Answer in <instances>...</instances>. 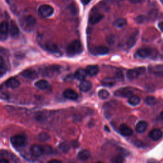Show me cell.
Returning a JSON list of instances; mask_svg holds the SVG:
<instances>
[{
  "mask_svg": "<svg viewBox=\"0 0 163 163\" xmlns=\"http://www.w3.org/2000/svg\"><path fill=\"white\" fill-rule=\"evenodd\" d=\"M21 27L27 31H31L36 25V19L32 15H26L21 21Z\"/></svg>",
  "mask_w": 163,
  "mask_h": 163,
  "instance_id": "cell-1",
  "label": "cell"
},
{
  "mask_svg": "<svg viewBox=\"0 0 163 163\" xmlns=\"http://www.w3.org/2000/svg\"><path fill=\"white\" fill-rule=\"evenodd\" d=\"M82 51V46L79 40H74L68 45L67 52L70 55H75L80 53Z\"/></svg>",
  "mask_w": 163,
  "mask_h": 163,
  "instance_id": "cell-2",
  "label": "cell"
},
{
  "mask_svg": "<svg viewBox=\"0 0 163 163\" xmlns=\"http://www.w3.org/2000/svg\"><path fill=\"white\" fill-rule=\"evenodd\" d=\"M54 13V8L49 5H43L38 8V14L42 17H49Z\"/></svg>",
  "mask_w": 163,
  "mask_h": 163,
  "instance_id": "cell-3",
  "label": "cell"
},
{
  "mask_svg": "<svg viewBox=\"0 0 163 163\" xmlns=\"http://www.w3.org/2000/svg\"><path fill=\"white\" fill-rule=\"evenodd\" d=\"M10 142L15 147H21L25 144V138L22 135H15L11 137Z\"/></svg>",
  "mask_w": 163,
  "mask_h": 163,
  "instance_id": "cell-4",
  "label": "cell"
},
{
  "mask_svg": "<svg viewBox=\"0 0 163 163\" xmlns=\"http://www.w3.org/2000/svg\"><path fill=\"white\" fill-rule=\"evenodd\" d=\"M60 70V67L57 65H52L46 67L44 72H43V75L46 76H52L59 72Z\"/></svg>",
  "mask_w": 163,
  "mask_h": 163,
  "instance_id": "cell-5",
  "label": "cell"
},
{
  "mask_svg": "<svg viewBox=\"0 0 163 163\" xmlns=\"http://www.w3.org/2000/svg\"><path fill=\"white\" fill-rule=\"evenodd\" d=\"M115 95L118 97H122V98H130V96H133V91L129 87H124L121 88L117 90L115 93Z\"/></svg>",
  "mask_w": 163,
  "mask_h": 163,
  "instance_id": "cell-6",
  "label": "cell"
},
{
  "mask_svg": "<svg viewBox=\"0 0 163 163\" xmlns=\"http://www.w3.org/2000/svg\"><path fill=\"white\" fill-rule=\"evenodd\" d=\"M144 71V68H137V69H133L128 70L126 73V75L129 80H134L142 74Z\"/></svg>",
  "mask_w": 163,
  "mask_h": 163,
  "instance_id": "cell-7",
  "label": "cell"
},
{
  "mask_svg": "<svg viewBox=\"0 0 163 163\" xmlns=\"http://www.w3.org/2000/svg\"><path fill=\"white\" fill-rule=\"evenodd\" d=\"M103 15L100 13H94L89 17V22L92 25L96 24L103 19Z\"/></svg>",
  "mask_w": 163,
  "mask_h": 163,
  "instance_id": "cell-8",
  "label": "cell"
},
{
  "mask_svg": "<svg viewBox=\"0 0 163 163\" xmlns=\"http://www.w3.org/2000/svg\"><path fill=\"white\" fill-rule=\"evenodd\" d=\"M119 132L124 136H131L133 134L132 129L126 124H121L119 127Z\"/></svg>",
  "mask_w": 163,
  "mask_h": 163,
  "instance_id": "cell-9",
  "label": "cell"
},
{
  "mask_svg": "<svg viewBox=\"0 0 163 163\" xmlns=\"http://www.w3.org/2000/svg\"><path fill=\"white\" fill-rule=\"evenodd\" d=\"M31 153L32 155L35 157H38L41 156L42 154H44L42 146L38 145H33L31 147Z\"/></svg>",
  "mask_w": 163,
  "mask_h": 163,
  "instance_id": "cell-10",
  "label": "cell"
},
{
  "mask_svg": "<svg viewBox=\"0 0 163 163\" xmlns=\"http://www.w3.org/2000/svg\"><path fill=\"white\" fill-rule=\"evenodd\" d=\"M63 95L66 98L70 100H76L79 98L78 94H77L75 91L70 89L65 90L64 91Z\"/></svg>",
  "mask_w": 163,
  "mask_h": 163,
  "instance_id": "cell-11",
  "label": "cell"
},
{
  "mask_svg": "<svg viewBox=\"0 0 163 163\" xmlns=\"http://www.w3.org/2000/svg\"><path fill=\"white\" fill-rule=\"evenodd\" d=\"M45 49L48 51V52L52 53L54 54H60V51L57 46L54 44V43H47L45 45Z\"/></svg>",
  "mask_w": 163,
  "mask_h": 163,
  "instance_id": "cell-12",
  "label": "cell"
},
{
  "mask_svg": "<svg viewBox=\"0 0 163 163\" xmlns=\"http://www.w3.org/2000/svg\"><path fill=\"white\" fill-rule=\"evenodd\" d=\"M21 75L25 77V78H27L31 80H34L37 79L38 77V75L37 73V72L33 70H31V69H28V70H25L24 71H23L21 73Z\"/></svg>",
  "mask_w": 163,
  "mask_h": 163,
  "instance_id": "cell-13",
  "label": "cell"
},
{
  "mask_svg": "<svg viewBox=\"0 0 163 163\" xmlns=\"http://www.w3.org/2000/svg\"><path fill=\"white\" fill-rule=\"evenodd\" d=\"M162 136V132L159 129H154L149 133V137L153 141H157Z\"/></svg>",
  "mask_w": 163,
  "mask_h": 163,
  "instance_id": "cell-14",
  "label": "cell"
},
{
  "mask_svg": "<svg viewBox=\"0 0 163 163\" xmlns=\"http://www.w3.org/2000/svg\"><path fill=\"white\" fill-rule=\"evenodd\" d=\"M150 72L153 75L163 76V65H156L149 68Z\"/></svg>",
  "mask_w": 163,
  "mask_h": 163,
  "instance_id": "cell-15",
  "label": "cell"
},
{
  "mask_svg": "<svg viewBox=\"0 0 163 163\" xmlns=\"http://www.w3.org/2000/svg\"><path fill=\"white\" fill-rule=\"evenodd\" d=\"M136 54L142 58H148L152 56V52L149 49H140L137 51Z\"/></svg>",
  "mask_w": 163,
  "mask_h": 163,
  "instance_id": "cell-16",
  "label": "cell"
},
{
  "mask_svg": "<svg viewBox=\"0 0 163 163\" xmlns=\"http://www.w3.org/2000/svg\"><path fill=\"white\" fill-rule=\"evenodd\" d=\"M6 86L8 88L11 89H15L18 87L20 85V82L18 80H17L15 78H10L8 79L5 82Z\"/></svg>",
  "mask_w": 163,
  "mask_h": 163,
  "instance_id": "cell-17",
  "label": "cell"
},
{
  "mask_svg": "<svg viewBox=\"0 0 163 163\" xmlns=\"http://www.w3.org/2000/svg\"><path fill=\"white\" fill-rule=\"evenodd\" d=\"M8 31L10 32V35L13 37H15L19 34V28L14 21H12L10 24L9 25V30Z\"/></svg>",
  "mask_w": 163,
  "mask_h": 163,
  "instance_id": "cell-18",
  "label": "cell"
},
{
  "mask_svg": "<svg viewBox=\"0 0 163 163\" xmlns=\"http://www.w3.org/2000/svg\"><path fill=\"white\" fill-rule=\"evenodd\" d=\"M87 73H86V71H85V70H83L82 69V68H80V69L77 70L75 74H74V76L75 78L77 80H84V79L86 78L87 76Z\"/></svg>",
  "mask_w": 163,
  "mask_h": 163,
  "instance_id": "cell-19",
  "label": "cell"
},
{
  "mask_svg": "<svg viewBox=\"0 0 163 163\" xmlns=\"http://www.w3.org/2000/svg\"><path fill=\"white\" fill-rule=\"evenodd\" d=\"M147 127V122L143 121H141L136 124L135 126V130L137 133H142L144 131H145Z\"/></svg>",
  "mask_w": 163,
  "mask_h": 163,
  "instance_id": "cell-20",
  "label": "cell"
},
{
  "mask_svg": "<svg viewBox=\"0 0 163 163\" xmlns=\"http://www.w3.org/2000/svg\"><path fill=\"white\" fill-rule=\"evenodd\" d=\"M85 71H86L87 75H89L90 76H94L98 74L99 72V68L96 65H89L87 66Z\"/></svg>",
  "mask_w": 163,
  "mask_h": 163,
  "instance_id": "cell-21",
  "label": "cell"
},
{
  "mask_svg": "<svg viewBox=\"0 0 163 163\" xmlns=\"http://www.w3.org/2000/svg\"><path fill=\"white\" fill-rule=\"evenodd\" d=\"M91 87H92L91 82L87 80H83L79 85L80 89L83 92L89 91L91 89Z\"/></svg>",
  "mask_w": 163,
  "mask_h": 163,
  "instance_id": "cell-22",
  "label": "cell"
},
{
  "mask_svg": "<svg viewBox=\"0 0 163 163\" xmlns=\"http://www.w3.org/2000/svg\"><path fill=\"white\" fill-rule=\"evenodd\" d=\"M101 83L106 87H112L115 84V79L110 77H107L102 80Z\"/></svg>",
  "mask_w": 163,
  "mask_h": 163,
  "instance_id": "cell-23",
  "label": "cell"
},
{
  "mask_svg": "<svg viewBox=\"0 0 163 163\" xmlns=\"http://www.w3.org/2000/svg\"><path fill=\"white\" fill-rule=\"evenodd\" d=\"M35 86L39 89L45 90L49 88V83L45 80H40L35 83Z\"/></svg>",
  "mask_w": 163,
  "mask_h": 163,
  "instance_id": "cell-24",
  "label": "cell"
},
{
  "mask_svg": "<svg viewBox=\"0 0 163 163\" xmlns=\"http://www.w3.org/2000/svg\"><path fill=\"white\" fill-rule=\"evenodd\" d=\"M137 37H138V32L134 33L133 35L130 37V38L128 39L127 42V45L129 49H131L134 45L136 40H137Z\"/></svg>",
  "mask_w": 163,
  "mask_h": 163,
  "instance_id": "cell-25",
  "label": "cell"
},
{
  "mask_svg": "<svg viewBox=\"0 0 163 163\" xmlns=\"http://www.w3.org/2000/svg\"><path fill=\"white\" fill-rule=\"evenodd\" d=\"M91 156L90 152L87 150H83L79 152L78 154V158L81 161H86Z\"/></svg>",
  "mask_w": 163,
  "mask_h": 163,
  "instance_id": "cell-26",
  "label": "cell"
},
{
  "mask_svg": "<svg viewBox=\"0 0 163 163\" xmlns=\"http://www.w3.org/2000/svg\"><path fill=\"white\" fill-rule=\"evenodd\" d=\"M95 52L99 55H105L108 53L109 50L107 47L104 46H97L94 48Z\"/></svg>",
  "mask_w": 163,
  "mask_h": 163,
  "instance_id": "cell-27",
  "label": "cell"
},
{
  "mask_svg": "<svg viewBox=\"0 0 163 163\" xmlns=\"http://www.w3.org/2000/svg\"><path fill=\"white\" fill-rule=\"evenodd\" d=\"M9 30V24L6 21L3 22L0 24V34L1 35H5L8 33Z\"/></svg>",
  "mask_w": 163,
  "mask_h": 163,
  "instance_id": "cell-28",
  "label": "cell"
},
{
  "mask_svg": "<svg viewBox=\"0 0 163 163\" xmlns=\"http://www.w3.org/2000/svg\"><path fill=\"white\" fill-rule=\"evenodd\" d=\"M126 24H127V21L125 19L120 18V19H117L114 22V25L115 27H116L117 28H122L125 26Z\"/></svg>",
  "mask_w": 163,
  "mask_h": 163,
  "instance_id": "cell-29",
  "label": "cell"
},
{
  "mask_svg": "<svg viewBox=\"0 0 163 163\" xmlns=\"http://www.w3.org/2000/svg\"><path fill=\"white\" fill-rule=\"evenodd\" d=\"M128 103L132 106H136L140 103V98L138 96L133 95L129 98Z\"/></svg>",
  "mask_w": 163,
  "mask_h": 163,
  "instance_id": "cell-30",
  "label": "cell"
},
{
  "mask_svg": "<svg viewBox=\"0 0 163 163\" xmlns=\"http://www.w3.org/2000/svg\"><path fill=\"white\" fill-rule=\"evenodd\" d=\"M98 96L101 99H105L109 97L110 93L108 92V91H107L105 89H101L98 92Z\"/></svg>",
  "mask_w": 163,
  "mask_h": 163,
  "instance_id": "cell-31",
  "label": "cell"
},
{
  "mask_svg": "<svg viewBox=\"0 0 163 163\" xmlns=\"http://www.w3.org/2000/svg\"><path fill=\"white\" fill-rule=\"evenodd\" d=\"M156 98L153 96H148L145 100L146 103L150 106L155 105L156 103Z\"/></svg>",
  "mask_w": 163,
  "mask_h": 163,
  "instance_id": "cell-32",
  "label": "cell"
},
{
  "mask_svg": "<svg viewBox=\"0 0 163 163\" xmlns=\"http://www.w3.org/2000/svg\"><path fill=\"white\" fill-rule=\"evenodd\" d=\"M59 149L61 150L62 152H63L64 153H66V152H68V151L70 150L69 145H68L66 143H61V144L59 145Z\"/></svg>",
  "mask_w": 163,
  "mask_h": 163,
  "instance_id": "cell-33",
  "label": "cell"
},
{
  "mask_svg": "<svg viewBox=\"0 0 163 163\" xmlns=\"http://www.w3.org/2000/svg\"><path fill=\"white\" fill-rule=\"evenodd\" d=\"M39 139L41 141L46 142L50 139V136L46 133H41L39 134Z\"/></svg>",
  "mask_w": 163,
  "mask_h": 163,
  "instance_id": "cell-34",
  "label": "cell"
},
{
  "mask_svg": "<svg viewBox=\"0 0 163 163\" xmlns=\"http://www.w3.org/2000/svg\"><path fill=\"white\" fill-rule=\"evenodd\" d=\"M42 148H43V151H44V153L49 154L52 152V148L51 147L50 145H46L44 146H42Z\"/></svg>",
  "mask_w": 163,
  "mask_h": 163,
  "instance_id": "cell-35",
  "label": "cell"
},
{
  "mask_svg": "<svg viewBox=\"0 0 163 163\" xmlns=\"http://www.w3.org/2000/svg\"><path fill=\"white\" fill-rule=\"evenodd\" d=\"M124 159L121 156H116L112 159L113 163H123Z\"/></svg>",
  "mask_w": 163,
  "mask_h": 163,
  "instance_id": "cell-36",
  "label": "cell"
},
{
  "mask_svg": "<svg viewBox=\"0 0 163 163\" xmlns=\"http://www.w3.org/2000/svg\"><path fill=\"white\" fill-rule=\"evenodd\" d=\"M136 21L138 24H143L145 21V17L143 15H140L137 17L136 19Z\"/></svg>",
  "mask_w": 163,
  "mask_h": 163,
  "instance_id": "cell-37",
  "label": "cell"
},
{
  "mask_svg": "<svg viewBox=\"0 0 163 163\" xmlns=\"http://www.w3.org/2000/svg\"><path fill=\"white\" fill-rule=\"evenodd\" d=\"M6 70H7V67L4 63H2V64H0V74L5 73Z\"/></svg>",
  "mask_w": 163,
  "mask_h": 163,
  "instance_id": "cell-38",
  "label": "cell"
},
{
  "mask_svg": "<svg viewBox=\"0 0 163 163\" xmlns=\"http://www.w3.org/2000/svg\"><path fill=\"white\" fill-rule=\"evenodd\" d=\"M116 76L118 79H123V73L120 70L116 73Z\"/></svg>",
  "mask_w": 163,
  "mask_h": 163,
  "instance_id": "cell-39",
  "label": "cell"
},
{
  "mask_svg": "<svg viewBox=\"0 0 163 163\" xmlns=\"http://www.w3.org/2000/svg\"><path fill=\"white\" fill-rule=\"evenodd\" d=\"M143 0H130V2L133 4H138L142 2Z\"/></svg>",
  "mask_w": 163,
  "mask_h": 163,
  "instance_id": "cell-40",
  "label": "cell"
},
{
  "mask_svg": "<svg viewBox=\"0 0 163 163\" xmlns=\"http://www.w3.org/2000/svg\"><path fill=\"white\" fill-rule=\"evenodd\" d=\"M147 163H159V162L154 159H150L147 161Z\"/></svg>",
  "mask_w": 163,
  "mask_h": 163,
  "instance_id": "cell-41",
  "label": "cell"
},
{
  "mask_svg": "<svg viewBox=\"0 0 163 163\" xmlns=\"http://www.w3.org/2000/svg\"><path fill=\"white\" fill-rule=\"evenodd\" d=\"M49 163H61V162L59 160H57V159H52V160L50 161L49 162Z\"/></svg>",
  "mask_w": 163,
  "mask_h": 163,
  "instance_id": "cell-42",
  "label": "cell"
},
{
  "mask_svg": "<svg viewBox=\"0 0 163 163\" xmlns=\"http://www.w3.org/2000/svg\"><path fill=\"white\" fill-rule=\"evenodd\" d=\"M158 26L159 28V29L163 31V22H160L158 24Z\"/></svg>",
  "mask_w": 163,
  "mask_h": 163,
  "instance_id": "cell-43",
  "label": "cell"
},
{
  "mask_svg": "<svg viewBox=\"0 0 163 163\" xmlns=\"http://www.w3.org/2000/svg\"><path fill=\"white\" fill-rule=\"evenodd\" d=\"M91 1V0H81L82 3L83 5H87Z\"/></svg>",
  "mask_w": 163,
  "mask_h": 163,
  "instance_id": "cell-44",
  "label": "cell"
},
{
  "mask_svg": "<svg viewBox=\"0 0 163 163\" xmlns=\"http://www.w3.org/2000/svg\"><path fill=\"white\" fill-rule=\"evenodd\" d=\"M0 163H10V162L8 161L7 159H0Z\"/></svg>",
  "mask_w": 163,
  "mask_h": 163,
  "instance_id": "cell-45",
  "label": "cell"
},
{
  "mask_svg": "<svg viewBox=\"0 0 163 163\" xmlns=\"http://www.w3.org/2000/svg\"><path fill=\"white\" fill-rule=\"evenodd\" d=\"M4 62H3V58L1 57V56H0V64H2V63H3Z\"/></svg>",
  "mask_w": 163,
  "mask_h": 163,
  "instance_id": "cell-46",
  "label": "cell"
},
{
  "mask_svg": "<svg viewBox=\"0 0 163 163\" xmlns=\"http://www.w3.org/2000/svg\"><path fill=\"white\" fill-rule=\"evenodd\" d=\"M160 116H161V118H162V119H163V111H162V112L161 113V114H160Z\"/></svg>",
  "mask_w": 163,
  "mask_h": 163,
  "instance_id": "cell-47",
  "label": "cell"
},
{
  "mask_svg": "<svg viewBox=\"0 0 163 163\" xmlns=\"http://www.w3.org/2000/svg\"><path fill=\"white\" fill-rule=\"evenodd\" d=\"M96 163H103V162H96Z\"/></svg>",
  "mask_w": 163,
  "mask_h": 163,
  "instance_id": "cell-48",
  "label": "cell"
}]
</instances>
